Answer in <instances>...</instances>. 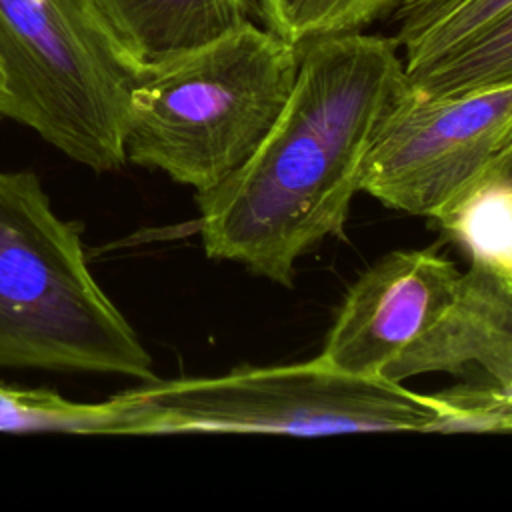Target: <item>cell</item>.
Wrapping results in <instances>:
<instances>
[{
	"label": "cell",
	"instance_id": "6da1fadb",
	"mask_svg": "<svg viewBox=\"0 0 512 512\" xmlns=\"http://www.w3.org/2000/svg\"><path fill=\"white\" fill-rule=\"evenodd\" d=\"M298 48L292 92L264 140L196 194L206 254L282 286L308 250L342 238L378 128L408 88L392 38L348 32Z\"/></svg>",
	"mask_w": 512,
	"mask_h": 512
},
{
	"label": "cell",
	"instance_id": "7a4b0ae2",
	"mask_svg": "<svg viewBox=\"0 0 512 512\" xmlns=\"http://www.w3.org/2000/svg\"><path fill=\"white\" fill-rule=\"evenodd\" d=\"M300 48L266 26L230 34L144 70L132 90L126 162L208 192L258 148L284 108Z\"/></svg>",
	"mask_w": 512,
	"mask_h": 512
},
{
	"label": "cell",
	"instance_id": "3957f363",
	"mask_svg": "<svg viewBox=\"0 0 512 512\" xmlns=\"http://www.w3.org/2000/svg\"><path fill=\"white\" fill-rule=\"evenodd\" d=\"M0 368L156 378L88 268L82 224L52 210L32 170L0 172Z\"/></svg>",
	"mask_w": 512,
	"mask_h": 512
},
{
	"label": "cell",
	"instance_id": "277c9868",
	"mask_svg": "<svg viewBox=\"0 0 512 512\" xmlns=\"http://www.w3.org/2000/svg\"><path fill=\"white\" fill-rule=\"evenodd\" d=\"M108 402L116 434L458 432V410L440 394L352 376L318 358L208 378H154Z\"/></svg>",
	"mask_w": 512,
	"mask_h": 512
},
{
	"label": "cell",
	"instance_id": "5b68a950",
	"mask_svg": "<svg viewBox=\"0 0 512 512\" xmlns=\"http://www.w3.org/2000/svg\"><path fill=\"white\" fill-rule=\"evenodd\" d=\"M86 0H0V116L96 172L126 162L124 128L140 78Z\"/></svg>",
	"mask_w": 512,
	"mask_h": 512
},
{
	"label": "cell",
	"instance_id": "8992f818",
	"mask_svg": "<svg viewBox=\"0 0 512 512\" xmlns=\"http://www.w3.org/2000/svg\"><path fill=\"white\" fill-rule=\"evenodd\" d=\"M512 140V86L432 96L410 86L384 116L366 156L360 192L440 220Z\"/></svg>",
	"mask_w": 512,
	"mask_h": 512
},
{
	"label": "cell",
	"instance_id": "52a82bcc",
	"mask_svg": "<svg viewBox=\"0 0 512 512\" xmlns=\"http://www.w3.org/2000/svg\"><path fill=\"white\" fill-rule=\"evenodd\" d=\"M462 272L434 250H396L346 292L318 360L352 376H382L454 304Z\"/></svg>",
	"mask_w": 512,
	"mask_h": 512
},
{
	"label": "cell",
	"instance_id": "ba28073f",
	"mask_svg": "<svg viewBox=\"0 0 512 512\" xmlns=\"http://www.w3.org/2000/svg\"><path fill=\"white\" fill-rule=\"evenodd\" d=\"M480 370L490 386L512 400V274L472 258L462 272L450 310L386 370L402 382L430 372Z\"/></svg>",
	"mask_w": 512,
	"mask_h": 512
},
{
	"label": "cell",
	"instance_id": "9c48e42d",
	"mask_svg": "<svg viewBox=\"0 0 512 512\" xmlns=\"http://www.w3.org/2000/svg\"><path fill=\"white\" fill-rule=\"evenodd\" d=\"M102 32L140 72L250 22L252 0H86Z\"/></svg>",
	"mask_w": 512,
	"mask_h": 512
},
{
	"label": "cell",
	"instance_id": "30bf717a",
	"mask_svg": "<svg viewBox=\"0 0 512 512\" xmlns=\"http://www.w3.org/2000/svg\"><path fill=\"white\" fill-rule=\"evenodd\" d=\"M404 70L412 88L432 96L512 86V6L454 46Z\"/></svg>",
	"mask_w": 512,
	"mask_h": 512
},
{
	"label": "cell",
	"instance_id": "8fae6325",
	"mask_svg": "<svg viewBox=\"0 0 512 512\" xmlns=\"http://www.w3.org/2000/svg\"><path fill=\"white\" fill-rule=\"evenodd\" d=\"M512 0H402L388 16L404 66L422 62L454 46L504 10Z\"/></svg>",
	"mask_w": 512,
	"mask_h": 512
},
{
	"label": "cell",
	"instance_id": "7c38bea8",
	"mask_svg": "<svg viewBox=\"0 0 512 512\" xmlns=\"http://www.w3.org/2000/svg\"><path fill=\"white\" fill-rule=\"evenodd\" d=\"M402 0H254L268 30L292 44L362 32L388 18Z\"/></svg>",
	"mask_w": 512,
	"mask_h": 512
},
{
	"label": "cell",
	"instance_id": "4fadbf2b",
	"mask_svg": "<svg viewBox=\"0 0 512 512\" xmlns=\"http://www.w3.org/2000/svg\"><path fill=\"white\" fill-rule=\"evenodd\" d=\"M438 222L472 258L512 274V186L480 182Z\"/></svg>",
	"mask_w": 512,
	"mask_h": 512
},
{
	"label": "cell",
	"instance_id": "5bb4252c",
	"mask_svg": "<svg viewBox=\"0 0 512 512\" xmlns=\"http://www.w3.org/2000/svg\"><path fill=\"white\" fill-rule=\"evenodd\" d=\"M0 432L114 434V410L108 400L80 404L52 390L0 384Z\"/></svg>",
	"mask_w": 512,
	"mask_h": 512
},
{
	"label": "cell",
	"instance_id": "9a60e30c",
	"mask_svg": "<svg viewBox=\"0 0 512 512\" xmlns=\"http://www.w3.org/2000/svg\"><path fill=\"white\" fill-rule=\"evenodd\" d=\"M486 180L512 186V140L508 142V146L500 152V156L492 162V166L484 174L482 182H486Z\"/></svg>",
	"mask_w": 512,
	"mask_h": 512
},
{
	"label": "cell",
	"instance_id": "2e32d148",
	"mask_svg": "<svg viewBox=\"0 0 512 512\" xmlns=\"http://www.w3.org/2000/svg\"><path fill=\"white\" fill-rule=\"evenodd\" d=\"M0 98H2V78H0Z\"/></svg>",
	"mask_w": 512,
	"mask_h": 512
}]
</instances>
